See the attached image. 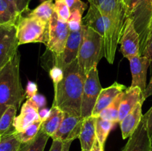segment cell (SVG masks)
<instances>
[{
    "label": "cell",
    "instance_id": "obj_5",
    "mask_svg": "<svg viewBox=\"0 0 152 151\" xmlns=\"http://www.w3.org/2000/svg\"><path fill=\"white\" fill-rule=\"evenodd\" d=\"M130 18L133 20L140 41V53L142 56L147 45L152 22V0H139Z\"/></svg>",
    "mask_w": 152,
    "mask_h": 151
},
{
    "label": "cell",
    "instance_id": "obj_31",
    "mask_svg": "<svg viewBox=\"0 0 152 151\" xmlns=\"http://www.w3.org/2000/svg\"><path fill=\"white\" fill-rule=\"evenodd\" d=\"M67 22L70 31L80 30L83 26V13L78 10L71 12V15Z\"/></svg>",
    "mask_w": 152,
    "mask_h": 151
},
{
    "label": "cell",
    "instance_id": "obj_11",
    "mask_svg": "<svg viewBox=\"0 0 152 151\" xmlns=\"http://www.w3.org/2000/svg\"><path fill=\"white\" fill-rule=\"evenodd\" d=\"M83 26L80 30L70 31L63 53L57 58L53 59V65L62 67L69 65L77 59L79 50L83 40Z\"/></svg>",
    "mask_w": 152,
    "mask_h": 151
},
{
    "label": "cell",
    "instance_id": "obj_3",
    "mask_svg": "<svg viewBox=\"0 0 152 151\" xmlns=\"http://www.w3.org/2000/svg\"><path fill=\"white\" fill-rule=\"evenodd\" d=\"M83 36L77 61L80 70L86 76L104 56L103 38L89 27L83 25Z\"/></svg>",
    "mask_w": 152,
    "mask_h": 151
},
{
    "label": "cell",
    "instance_id": "obj_19",
    "mask_svg": "<svg viewBox=\"0 0 152 151\" xmlns=\"http://www.w3.org/2000/svg\"><path fill=\"white\" fill-rule=\"evenodd\" d=\"M142 104L143 102H138L136 106L120 122L123 139L130 137L139 126L143 116L142 112Z\"/></svg>",
    "mask_w": 152,
    "mask_h": 151
},
{
    "label": "cell",
    "instance_id": "obj_20",
    "mask_svg": "<svg viewBox=\"0 0 152 151\" xmlns=\"http://www.w3.org/2000/svg\"><path fill=\"white\" fill-rule=\"evenodd\" d=\"M82 151H91L96 139V117L91 116L83 118L80 136Z\"/></svg>",
    "mask_w": 152,
    "mask_h": 151
},
{
    "label": "cell",
    "instance_id": "obj_22",
    "mask_svg": "<svg viewBox=\"0 0 152 151\" xmlns=\"http://www.w3.org/2000/svg\"><path fill=\"white\" fill-rule=\"evenodd\" d=\"M22 16L6 0H0V26H16Z\"/></svg>",
    "mask_w": 152,
    "mask_h": 151
},
{
    "label": "cell",
    "instance_id": "obj_38",
    "mask_svg": "<svg viewBox=\"0 0 152 151\" xmlns=\"http://www.w3.org/2000/svg\"><path fill=\"white\" fill-rule=\"evenodd\" d=\"M145 117V121H146V126L147 130H148L149 137L152 141V106L145 113V115H143Z\"/></svg>",
    "mask_w": 152,
    "mask_h": 151
},
{
    "label": "cell",
    "instance_id": "obj_32",
    "mask_svg": "<svg viewBox=\"0 0 152 151\" xmlns=\"http://www.w3.org/2000/svg\"><path fill=\"white\" fill-rule=\"evenodd\" d=\"M6 1H8L19 14L22 15V13L29 10L28 7L31 0H6Z\"/></svg>",
    "mask_w": 152,
    "mask_h": 151
},
{
    "label": "cell",
    "instance_id": "obj_15",
    "mask_svg": "<svg viewBox=\"0 0 152 151\" xmlns=\"http://www.w3.org/2000/svg\"><path fill=\"white\" fill-rule=\"evenodd\" d=\"M112 23V19L101 13L99 9L94 4H90L87 14L83 18V25L89 27L99 34L103 38L110 25Z\"/></svg>",
    "mask_w": 152,
    "mask_h": 151
},
{
    "label": "cell",
    "instance_id": "obj_30",
    "mask_svg": "<svg viewBox=\"0 0 152 151\" xmlns=\"http://www.w3.org/2000/svg\"><path fill=\"white\" fill-rule=\"evenodd\" d=\"M53 6H54V12L56 13L58 17L61 20L68 22L71 15V11L65 0H55Z\"/></svg>",
    "mask_w": 152,
    "mask_h": 151
},
{
    "label": "cell",
    "instance_id": "obj_35",
    "mask_svg": "<svg viewBox=\"0 0 152 151\" xmlns=\"http://www.w3.org/2000/svg\"><path fill=\"white\" fill-rule=\"evenodd\" d=\"M138 1L139 0H122V2L124 5L125 10H126V18L130 17Z\"/></svg>",
    "mask_w": 152,
    "mask_h": 151
},
{
    "label": "cell",
    "instance_id": "obj_42",
    "mask_svg": "<svg viewBox=\"0 0 152 151\" xmlns=\"http://www.w3.org/2000/svg\"><path fill=\"white\" fill-rule=\"evenodd\" d=\"M152 96V74H151V79H150L149 83L147 85L146 89L145 90V93H144L143 96H144V99H146L147 98L149 97V96Z\"/></svg>",
    "mask_w": 152,
    "mask_h": 151
},
{
    "label": "cell",
    "instance_id": "obj_10",
    "mask_svg": "<svg viewBox=\"0 0 152 151\" xmlns=\"http://www.w3.org/2000/svg\"><path fill=\"white\" fill-rule=\"evenodd\" d=\"M19 46L16 26H4L0 39V70L13 59Z\"/></svg>",
    "mask_w": 152,
    "mask_h": 151
},
{
    "label": "cell",
    "instance_id": "obj_44",
    "mask_svg": "<svg viewBox=\"0 0 152 151\" xmlns=\"http://www.w3.org/2000/svg\"><path fill=\"white\" fill-rule=\"evenodd\" d=\"M71 143H72V141H66V142H64L63 145H62V151H69Z\"/></svg>",
    "mask_w": 152,
    "mask_h": 151
},
{
    "label": "cell",
    "instance_id": "obj_21",
    "mask_svg": "<svg viewBox=\"0 0 152 151\" xmlns=\"http://www.w3.org/2000/svg\"><path fill=\"white\" fill-rule=\"evenodd\" d=\"M64 115L65 113L60 108L52 105L50 115L44 122H42L41 130H43L50 137H52V136L56 133L60 126L64 118Z\"/></svg>",
    "mask_w": 152,
    "mask_h": 151
},
{
    "label": "cell",
    "instance_id": "obj_13",
    "mask_svg": "<svg viewBox=\"0 0 152 151\" xmlns=\"http://www.w3.org/2000/svg\"><path fill=\"white\" fill-rule=\"evenodd\" d=\"M130 63L132 81L131 87H138L144 94L146 89L147 70L151 62L148 58L141 55H137L129 59Z\"/></svg>",
    "mask_w": 152,
    "mask_h": 151
},
{
    "label": "cell",
    "instance_id": "obj_43",
    "mask_svg": "<svg viewBox=\"0 0 152 151\" xmlns=\"http://www.w3.org/2000/svg\"><path fill=\"white\" fill-rule=\"evenodd\" d=\"M91 151H104V147H102V145L100 144L98 140L95 139L94 143L93 146H92L91 149Z\"/></svg>",
    "mask_w": 152,
    "mask_h": 151
},
{
    "label": "cell",
    "instance_id": "obj_2",
    "mask_svg": "<svg viewBox=\"0 0 152 151\" xmlns=\"http://www.w3.org/2000/svg\"><path fill=\"white\" fill-rule=\"evenodd\" d=\"M20 54L19 51L13 59L0 70V118L10 106L19 109L25 98V90L19 76Z\"/></svg>",
    "mask_w": 152,
    "mask_h": 151
},
{
    "label": "cell",
    "instance_id": "obj_26",
    "mask_svg": "<svg viewBox=\"0 0 152 151\" xmlns=\"http://www.w3.org/2000/svg\"><path fill=\"white\" fill-rule=\"evenodd\" d=\"M115 123L105 120L101 117H96V138L98 142L104 147L109 133L112 130Z\"/></svg>",
    "mask_w": 152,
    "mask_h": 151
},
{
    "label": "cell",
    "instance_id": "obj_16",
    "mask_svg": "<svg viewBox=\"0 0 152 151\" xmlns=\"http://www.w3.org/2000/svg\"><path fill=\"white\" fill-rule=\"evenodd\" d=\"M127 88L124 84L114 82L106 88H102L98 96L97 101L92 112V116L97 117L105 107L111 105L118 95Z\"/></svg>",
    "mask_w": 152,
    "mask_h": 151
},
{
    "label": "cell",
    "instance_id": "obj_7",
    "mask_svg": "<svg viewBox=\"0 0 152 151\" xmlns=\"http://www.w3.org/2000/svg\"><path fill=\"white\" fill-rule=\"evenodd\" d=\"M97 68H94L86 76L82 97L81 116L83 118L92 115L98 96L102 90Z\"/></svg>",
    "mask_w": 152,
    "mask_h": 151
},
{
    "label": "cell",
    "instance_id": "obj_4",
    "mask_svg": "<svg viewBox=\"0 0 152 151\" xmlns=\"http://www.w3.org/2000/svg\"><path fill=\"white\" fill-rule=\"evenodd\" d=\"M49 22L27 16L22 17L16 25V38L19 45L28 43H43L48 41Z\"/></svg>",
    "mask_w": 152,
    "mask_h": 151
},
{
    "label": "cell",
    "instance_id": "obj_14",
    "mask_svg": "<svg viewBox=\"0 0 152 151\" xmlns=\"http://www.w3.org/2000/svg\"><path fill=\"white\" fill-rule=\"evenodd\" d=\"M90 4L96 6L102 15L113 21L125 24L126 10L122 0H88Z\"/></svg>",
    "mask_w": 152,
    "mask_h": 151
},
{
    "label": "cell",
    "instance_id": "obj_25",
    "mask_svg": "<svg viewBox=\"0 0 152 151\" xmlns=\"http://www.w3.org/2000/svg\"><path fill=\"white\" fill-rule=\"evenodd\" d=\"M53 13H54V6H53V0H45L42 2L38 7L31 10L28 16L37 18L45 22H49Z\"/></svg>",
    "mask_w": 152,
    "mask_h": 151
},
{
    "label": "cell",
    "instance_id": "obj_39",
    "mask_svg": "<svg viewBox=\"0 0 152 151\" xmlns=\"http://www.w3.org/2000/svg\"><path fill=\"white\" fill-rule=\"evenodd\" d=\"M142 56L148 58L150 60V62H151V63L152 64V35L150 37L149 40H148V44H147Z\"/></svg>",
    "mask_w": 152,
    "mask_h": 151
},
{
    "label": "cell",
    "instance_id": "obj_45",
    "mask_svg": "<svg viewBox=\"0 0 152 151\" xmlns=\"http://www.w3.org/2000/svg\"><path fill=\"white\" fill-rule=\"evenodd\" d=\"M152 35V22H151V28H150V30H149V37H148V40H149L150 37ZM148 44V43H147Z\"/></svg>",
    "mask_w": 152,
    "mask_h": 151
},
{
    "label": "cell",
    "instance_id": "obj_18",
    "mask_svg": "<svg viewBox=\"0 0 152 151\" xmlns=\"http://www.w3.org/2000/svg\"><path fill=\"white\" fill-rule=\"evenodd\" d=\"M39 119V109L31 99H27L22 105L19 115L15 118L13 122L15 131L18 133L23 131L30 124Z\"/></svg>",
    "mask_w": 152,
    "mask_h": 151
},
{
    "label": "cell",
    "instance_id": "obj_46",
    "mask_svg": "<svg viewBox=\"0 0 152 151\" xmlns=\"http://www.w3.org/2000/svg\"><path fill=\"white\" fill-rule=\"evenodd\" d=\"M0 139H1V136H0Z\"/></svg>",
    "mask_w": 152,
    "mask_h": 151
},
{
    "label": "cell",
    "instance_id": "obj_9",
    "mask_svg": "<svg viewBox=\"0 0 152 151\" xmlns=\"http://www.w3.org/2000/svg\"><path fill=\"white\" fill-rule=\"evenodd\" d=\"M83 121L82 116H75L65 113L62 123L56 133L52 136V139L62 142L66 141L73 142L80 136Z\"/></svg>",
    "mask_w": 152,
    "mask_h": 151
},
{
    "label": "cell",
    "instance_id": "obj_41",
    "mask_svg": "<svg viewBox=\"0 0 152 151\" xmlns=\"http://www.w3.org/2000/svg\"><path fill=\"white\" fill-rule=\"evenodd\" d=\"M63 142L59 140H53L49 151H62Z\"/></svg>",
    "mask_w": 152,
    "mask_h": 151
},
{
    "label": "cell",
    "instance_id": "obj_23",
    "mask_svg": "<svg viewBox=\"0 0 152 151\" xmlns=\"http://www.w3.org/2000/svg\"><path fill=\"white\" fill-rule=\"evenodd\" d=\"M50 136L40 129L38 134L25 143H21L19 151H44Z\"/></svg>",
    "mask_w": 152,
    "mask_h": 151
},
{
    "label": "cell",
    "instance_id": "obj_36",
    "mask_svg": "<svg viewBox=\"0 0 152 151\" xmlns=\"http://www.w3.org/2000/svg\"><path fill=\"white\" fill-rule=\"evenodd\" d=\"M38 92V87H37V83L34 81H28L27 84L26 89H25V98L27 99H30L35 96Z\"/></svg>",
    "mask_w": 152,
    "mask_h": 151
},
{
    "label": "cell",
    "instance_id": "obj_17",
    "mask_svg": "<svg viewBox=\"0 0 152 151\" xmlns=\"http://www.w3.org/2000/svg\"><path fill=\"white\" fill-rule=\"evenodd\" d=\"M143 93L140 87H129L123 92L120 110H119V123L126 116L128 113L140 102H143Z\"/></svg>",
    "mask_w": 152,
    "mask_h": 151
},
{
    "label": "cell",
    "instance_id": "obj_37",
    "mask_svg": "<svg viewBox=\"0 0 152 151\" xmlns=\"http://www.w3.org/2000/svg\"><path fill=\"white\" fill-rule=\"evenodd\" d=\"M31 102L36 105L39 110L42 109L43 107H45L46 105H47V101H46L45 97L43 95L39 94V93H37L34 96H33L31 99H30Z\"/></svg>",
    "mask_w": 152,
    "mask_h": 151
},
{
    "label": "cell",
    "instance_id": "obj_27",
    "mask_svg": "<svg viewBox=\"0 0 152 151\" xmlns=\"http://www.w3.org/2000/svg\"><path fill=\"white\" fill-rule=\"evenodd\" d=\"M122 95H123V93L118 95L117 98L114 100V102L111 105H108L107 107H105L99 113L98 116L101 117V118H104L105 120L113 121L115 124L116 123H119V110H120Z\"/></svg>",
    "mask_w": 152,
    "mask_h": 151
},
{
    "label": "cell",
    "instance_id": "obj_12",
    "mask_svg": "<svg viewBox=\"0 0 152 151\" xmlns=\"http://www.w3.org/2000/svg\"><path fill=\"white\" fill-rule=\"evenodd\" d=\"M123 151H152V141L147 130L146 121L144 116L137 128L129 137Z\"/></svg>",
    "mask_w": 152,
    "mask_h": 151
},
{
    "label": "cell",
    "instance_id": "obj_24",
    "mask_svg": "<svg viewBox=\"0 0 152 151\" xmlns=\"http://www.w3.org/2000/svg\"><path fill=\"white\" fill-rule=\"evenodd\" d=\"M17 110L16 107L10 106L1 115L0 118V136H1L15 130L13 127V122L16 116Z\"/></svg>",
    "mask_w": 152,
    "mask_h": 151
},
{
    "label": "cell",
    "instance_id": "obj_8",
    "mask_svg": "<svg viewBox=\"0 0 152 151\" xmlns=\"http://www.w3.org/2000/svg\"><path fill=\"white\" fill-rule=\"evenodd\" d=\"M120 51L126 59H129L140 53V41L132 18H126L123 34L120 40Z\"/></svg>",
    "mask_w": 152,
    "mask_h": 151
},
{
    "label": "cell",
    "instance_id": "obj_29",
    "mask_svg": "<svg viewBox=\"0 0 152 151\" xmlns=\"http://www.w3.org/2000/svg\"><path fill=\"white\" fill-rule=\"evenodd\" d=\"M42 124V121L40 119L34 121L28 127H27L23 131L16 132L17 138L20 141L21 143H25L29 141L32 140L37 134L41 129V126Z\"/></svg>",
    "mask_w": 152,
    "mask_h": 151
},
{
    "label": "cell",
    "instance_id": "obj_40",
    "mask_svg": "<svg viewBox=\"0 0 152 151\" xmlns=\"http://www.w3.org/2000/svg\"><path fill=\"white\" fill-rule=\"evenodd\" d=\"M50 109H48L47 107H43L42 109L39 110V119L42 122H44L48 118V116L50 115Z\"/></svg>",
    "mask_w": 152,
    "mask_h": 151
},
{
    "label": "cell",
    "instance_id": "obj_6",
    "mask_svg": "<svg viewBox=\"0 0 152 151\" xmlns=\"http://www.w3.org/2000/svg\"><path fill=\"white\" fill-rule=\"evenodd\" d=\"M69 33L68 22L61 20L54 12L49 21L48 41L46 45L53 59L57 58L63 53Z\"/></svg>",
    "mask_w": 152,
    "mask_h": 151
},
{
    "label": "cell",
    "instance_id": "obj_33",
    "mask_svg": "<svg viewBox=\"0 0 152 151\" xmlns=\"http://www.w3.org/2000/svg\"><path fill=\"white\" fill-rule=\"evenodd\" d=\"M49 75L53 83V85L57 84L60 82L64 77V72L62 68L56 65H53V67L49 70Z\"/></svg>",
    "mask_w": 152,
    "mask_h": 151
},
{
    "label": "cell",
    "instance_id": "obj_1",
    "mask_svg": "<svg viewBox=\"0 0 152 151\" xmlns=\"http://www.w3.org/2000/svg\"><path fill=\"white\" fill-rule=\"evenodd\" d=\"M60 68L63 70L64 77L60 82L53 85V105L64 113L81 116L82 97L86 76L80 70L77 59Z\"/></svg>",
    "mask_w": 152,
    "mask_h": 151
},
{
    "label": "cell",
    "instance_id": "obj_28",
    "mask_svg": "<svg viewBox=\"0 0 152 151\" xmlns=\"http://www.w3.org/2000/svg\"><path fill=\"white\" fill-rule=\"evenodd\" d=\"M20 145L21 142L15 130L1 136L0 151H19Z\"/></svg>",
    "mask_w": 152,
    "mask_h": 151
},
{
    "label": "cell",
    "instance_id": "obj_34",
    "mask_svg": "<svg viewBox=\"0 0 152 151\" xmlns=\"http://www.w3.org/2000/svg\"><path fill=\"white\" fill-rule=\"evenodd\" d=\"M65 1H66L71 12L78 10L82 13H83L88 7L87 4L83 2L81 0H65Z\"/></svg>",
    "mask_w": 152,
    "mask_h": 151
}]
</instances>
